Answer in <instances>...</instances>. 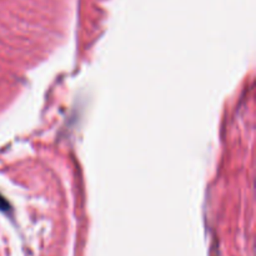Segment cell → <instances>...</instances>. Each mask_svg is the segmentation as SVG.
<instances>
[{
    "instance_id": "cell-1",
    "label": "cell",
    "mask_w": 256,
    "mask_h": 256,
    "mask_svg": "<svg viewBox=\"0 0 256 256\" xmlns=\"http://www.w3.org/2000/svg\"><path fill=\"white\" fill-rule=\"evenodd\" d=\"M0 210H8V202L2 195H0Z\"/></svg>"
}]
</instances>
